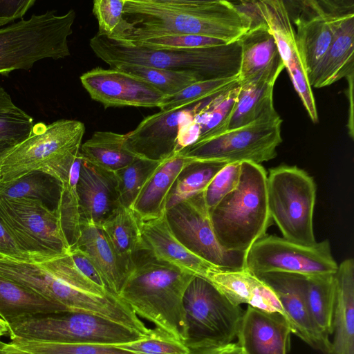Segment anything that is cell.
<instances>
[{"mask_svg":"<svg viewBox=\"0 0 354 354\" xmlns=\"http://www.w3.org/2000/svg\"><path fill=\"white\" fill-rule=\"evenodd\" d=\"M205 100L145 118L126 133L127 149L137 158L158 162L178 153L180 138L194 125Z\"/></svg>","mask_w":354,"mask_h":354,"instance_id":"cell-15","label":"cell"},{"mask_svg":"<svg viewBox=\"0 0 354 354\" xmlns=\"http://www.w3.org/2000/svg\"><path fill=\"white\" fill-rule=\"evenodd\" d=\"M228 162L218 160H192L179 173L168 196L166 209L203 192L214 176Z\"/></svg>","mask_w":354,"mask_h":354,"instance_id":"cell-34","label":"cell"},{"mask_svg":"<svg viewBox=\"0 0 354 354\" xmlns=\"http://www.w3.org/2000/svg\"><path fill=\"white\" fill-rule=\"evenodd\" d=\"M0 354H27L13 346L10 342L0 340Z\"/></svg>","mask_w":354,"mask_h":354,"instance_id":"cell-51","label":"cell"},{"mask_svg":"<svg viewBox=\"0 0 354 354\" xmlns=\"http://www.w3.org/2000/svg\"><path fill=\"white\" fill-rule=\"evenodd\" d=\"M308 76L329 47L337 24L354 11L353 0L284 1Z\"/></svg>","mask_w":354,"mask_h":354,"instance_id":"cell-14","label":"cell"},{"mask_svg":"<svg viewBox=\"0 0 354 354\" xmlns=\"http://www.w3.org/2000/svg\"><path fill=\"white\" fill-rule=\"evenodd\" d=\"M187 326L186 342L222 346L236 337L243 311L207 279L195 276L183 296Z\"/></svg>","mask_w":354,"mask_h":354,"instance_id":"cell-11","label":"cell"},{"mask_svg":"<svg viewBox=\"0 0 354 354\" xmlns=\"http://www.w3.org/2000/svg\"><path fill=\"white\" fill-rule=\"evenodd\" d=\"M241 176V162L228 163L212 178L203 192L209 212L237 186Z\"/></svg>","mask_w":354,"mask_h":354,"instance_id":"cell-43","label":"cell"},{"mask_svg":"<svg viewBox=\"0 0 354 354\" xmlns=\"http://www.w3.org/2000/svg\"><path fill=\"white\" fill-rule=\"evenodd\" d=\"M194 277L142 248L133 256L118 297L138 317L186 343L183 296Z\"/></svg>","mask_w":354,"mask_h":354,"instance_id":"cell-2","label":"cell"},{"mask_svg":"<svg viewBox=\"0 0 354 354\" xmlns=\"http://www.w3.org/2000/svg\"><path fill=\"white\" fill-rule=\"evenodd\" d=\"M122 18L112 38L133 44L170 35H201L230 44L253 24L247 11L224 0H125Z\"/></svg>","mask_w":354,"mask_h":354,"instance_id":"cell-1","label":"cell"},{"mask_svg":"<svg viewBox=\"0 0 354 354\" xmlns=\"http://www.w3.org/2000/svg\"><path fill=\"white\" fill-rule=\"evenodd\" d=\"M334 274L306 277L305 296L310 318L321 335L329 339L335 304Z\"/></svg>","mask_w":354,"mask_h":354,"instance_id":"cell-33","label":"cell"},{"mask_svg":"<svg viewBox=\"0 0 354 354\" xmlns=\"http://www.w3.org/2000/svg\"><path fill=\"white\" fill-rule=\"evenodd\" d=\"M238 41L241 50L239 85H274L285 66L275 40L262 19L259 17Z\"/></svg>","mask_w":354,"mask_h":354,"instance_id":"cell-18","label":"cell"},{"mask_svg":"<svg viewBox=\"0 0 354 354\" xmlns=\"http://www.w3.org/2000/svg\"><path fill=\"white\" fill-rule=\"evenodd\" d=\"M175 236L192 253L221 270L245 269V254L225 250L214 234L203 192L166 209Z\"/></svg>","mask_w":354,"mask_h":354,"instance_id":"cell-13","label":"cell"},{"mask_svg":"<svg viewBox=\"0 0 354 354\" xmlns=\"http://www.w3.org/2000/svg\"><path fill=\"white\" fill-rule=\"evenodd\" d=\"M33 118L17 106L0 113V144L16 146L32 133Z\"/></svg>","mask_w":354,"mask_h":354,"instance_id":"cell-41","label":"cell"},{"mask_svg":"<svg viewBox=\"0 0 354 354\" xmlns=\"http://www.w3.org/2000/svg\"><path fill=\"white\" fill-rule=\"evenodd\" d=\"M86 131L83 122L60 119L48 125H35L31 135L14 147L0 164V183L16 180L33 171L47 173L62 183L68 180L80 153Z\"/></svg>","mask_w":354,"mask_h":354,"instance_id":"cell-5","label":"cell"},{"mask_svg":"<svg viewBox=\"0 0 354 354\" xmlns=\"http://www.w3.org/2000/svg\"><path fill=\"white\" fill-rule=\"evenodd\" d=\"M140 223L131 209L120 205L100 225L125 274L133 256L142 248Z\"/></svg>","mask_w":354,"mask_h":354,"instance_id":"cell-30","label":"cell"},{"mask_svg":"<svg viewBox=\"0 0 354 354\" xmlns=\"http://www.w3.org/2000/svg\"><path fill=\"white\" fill-rule=\"evenodd\" d=\"M239 86L238 96L223 120L196 140L247 125L276 111L273 104L274 85L256 83Z\"/></svg>","mask_w":354,"mask_h":354,"instance_id":"cell-27","label":"cell"},{"mask_svg":"<svg viewBox=\"0 0 354 354\" xmlns=\"http://www.w3.org/2000/svg\"><path fill=\"white\" fill-rule=\"evenodd\" d=\"M117 185L115 172L82 158L77 183L81 221L100 225L120 206Z\"/></svg>","mask_w":354,"mask_h":354,"instance_id":"cell-20","label":"cell"},{"mask_svg":"<svg viewBox=\"0 0 354 354\" xmlns=\"http://www.w3.org/2000/svg\"><path fill=\"white\" fill-rule=\"evenodd\" d=\"M67 313L62 306L0 276V317L8 324L21 317Z\"/></svg>","mask_w":354,"mask_h":354,"instance_id":"cell-28","label":"cell"},{"mask_svg":"<svg viewBox=\"0 0 354 354\" xmlns=\"http://www.w3.org/2000/svg\"><path fill=\"white\" fill-rule=\"evenodd\" d=\"M255 276L268 285L277 297L292 333L313 348L326 353L330 341L321 335L310 318L305 296L306 277L281 272H265Z\"/></svg>","mask_w":354,"mask_h":354,"instance_id":"cell-17","label":"cell"},{"mask_svg":"<svg viewBox=\"0 0 354 354\" xmlns=\"http://www.w3.org/2000/svg\"><path fill=\"white\" fill-rule=\"evenodd\" d=\"M93 100L109 107H158L165 95L145 81L120 71L95 68L80 77Z\"/></svg>","mask_w":354,"mask_h":354,"instance_id":"cell-16","label":"cell"},{"mask_svg":"<svg viewBox=\"0 0 354 354\" xmlns=\"http://www.w3.org/2000/svg\"><path fill=\"white\" fill-rule=\"evenodd\" d=\"M0 222L19 248L37 262L70 250L57 210L48 208L39 201L0 198Z\"/></svg>","mask_w":354,"mask_h":354,"instance_id":"cell-10","label":"cell"},{"mask_svg":"<svg viewBox=\"0 0 354 354\" xmlns=\"http://www.w3.org/2000/svg\"><path fill=\"white\" fill-rule=\"evenodd\" d=\"M142 248L149 250L159 259L184 270L195 276L206 278L218 269L189 251L171 232L165 217L141 221Z\"/></svg>","mask_w":354,"mask_h":354,"instance_id":"cell-21","label":"cell"},{"mask_svg":"<svg viewBox=\"0 0 354 354\" xmlns=\"http://www.w3.org/2000/svg\"><path fill=\"white\" fill-rule=\"evenodd\" d=\"M16 106L10 94L0 86V113L10 111Z\"/></svg>","mask_w":354,"mask_h":354,"instance_id":"cell-50","label":"cell"},{"mask_svg":"<svg viewBox=\"0 0 354 354\" xmlns=\"http://www.w3.org/2000/svg\"><path fill=\"white\" fill-rule=\"evenodd\" d=\"M10 342L27 354H136L114 345L99 344H68L15 337Z\"/></svg>","mask_w":354,"mask_h":354,"instance_id":"cell-39","label":"cell"},{"mask_svg":"<svg viewBox=\"0 0 354 354\" xmlns=\"http://www.w3.org/2000/svg\"><path fill=\"white\" fill-rule=\"evenodd\" d=\"M205 279L236 306L247 304L263 311L280 313L286 319L272 290L245 269L236 271L214 269Z\"/></svg>","mask_w":354,"mask_h":354,"instance_id":"cell-22","label":"cell"},{"mask_svg":"<svg viewBox=\"0 0 354 354\" xmlns=\"http://www.w3.org/2000/svg\"><path fill=\"white\" fill-rule=\"evenodd\" d=\"M114 68L136 76L149 83L165 96L175 94L187 86L203 80L196 74L137 64H120Z\"/></svg>","mask_w":354,"mask_h":354,"instance_id":"cell-36","label":"cell"},{"mask_svg":"<svg viewBox=\"0 0 354 354\" xmlns=\"http://www.w3.org/2000/svg\"><path fill=\"white\" fill-rule=\"evenodd\" d=\"M188 354H243L237 343H230L222 346H203L190 343L186 344Z\"/></svg>","mask_w":354,"mask_h":354,"instance_id":"cell-48","label":"cell"},{"mask_svg":"<svg viewBox=\"0 0 354 354\" xmlns=\"http://www.w3.org/2000/svg\"><path fill=\"white\" fill-rule=\"evenodd\" d=\"M266 189L271 219L283 237L302 245H315L316 185L313 177L297 166L281 165L269 170Z\"/></svg>","mask_w":354,"mask_h":354,"instance_id":"cell-7","label":"cell"},{"mask_svg":"<svg viewBox=\"0 0 354 354\" xmlns=\"http://www.w3.org/2000/svg\"><path fill=\"white\" fill-rule=\"evenodd\" d=\"M353 76L354 72L346 77L348 82V88L346 89V95L348 101V117L347 128L350 137L353 139Z\"/></svg>","mask_w":354,"mask_h":354,"instance_id":"cell-49","label":"cell"},{"mask_svg":"<svg viewBox=\"0 0 354 354\" xmlns=\"http://www.w3.org/2000/svg\"><path fill=\"white\" fill-rule=\"evenodd\" d=\"M75 17L73 9L62 15L47 10L1 28L0 75L28 71L44 59L57 60L69 56L68 38Z\"/></svg>","mask_w":354,"mask_h":354,"instance_id":"cell-6","label":"cell"},{"mask_svg":"<svg viewBox=\"0 0 354 354\" xmlns=\"http://www.w3.org/2000/svg\"><path fill=\"white\" fill-rule=\"evenodd\" d=\"M75 247L91 259L108 290L118 297L126 274L100 225L81 221L80 235Z\"/></svg>","mask_w":354,"mask_h":354,"instance_id":"cell-26","label":"cell"},{"mask_svg":"<svg viewBox=\"0 0 354 354\" xmlns=\"http://www.w3.org/2000/svg\"><path fill=\"white\" fill-rule=\"evenodd\" d=\"M35 0H0V28L17 19H22Z\"/></svg>","mask_w":354,"mask_h":354,"instance_id":"cell-45","label":"cell"},{"mask_svg":"<svg viewBox=\"0 0 354 354\" xmlns=\"http://www.w3.org/2000/svg\"><path fill=\"white\" fill-rule=\"evenodd\" d=\"M126 133L95 131L80 147L83 159L104 169L115 172L137 157L126 147Z\"/></svg>","mask_w":354,"mask_h":354,"instance_id":"cell-31","label":"cell"},{"mask_svg":"<svg viewBox=\"0 0 354 354\" xmlns=\"http://www.w3.org/2000/svg\"><path fill=\"white\" fill-rule=\"evenodd\" d=\"M337 267L327 239L306 246L266 234L254 243L245 258V269L254 275L281 272L313 277L333 274Z\"/></svg>","mask_w":354,"mask_h":354,"instance_id":"cell-12","label":"cell"},{"mask_svg":"<svg viewBox=\"0 0 354 354\" xmlns=\"http://www.w3.org/2000/svg\"><path fill=\"white\" fill-rule=\"evenodd\" d=\"M189 161L178 152L160 162L131 207V209L140 222L160 217L165 213L167 198L174 183Z\"/></svg>","mask_w":354,"mask_h":354,"instance_id":"cell-25","label":"cell"},{"mask_svg":"<svg viewBox=\"0 0 354 354\" xmlns=\"http://www.w3.org/2000/svg\"><path fill=\"white\" fill-rule=\"evenodd\" d=\"M69 254L75 264L83 274L95 284L110 292L100 271L86 254L75 247L70 249Z\"/></svg>","mask_w":354,"mask_h":354,"instance_id":"cell-46","label":"cell"},{"mask_svg":"<svg viewBox=\"0 0 354 354\" xmlns=\"http://www.w3.org/2000/svg\"><path fill=\"white\" fill-rule=\"evenodd\" d=\"M239 86L238 75L196 82L171 95L165 96L158 108L168 111L196 104L216 96Z\"/></svg>","mask_w":354,"mask_h":354,"instance_id":"cell-37","label":"cell"},{"mask_svg":"<svg viewBox=\"0 0 354 354\" xmlns=\"http://www.w3.org/2000/svg\"><path fill=\"white\" fill-rule=\"evenodd\" d=\"M81 160L80 151L71 167L68 180L62 183L60 199L57 209L62 229L70 249L76 245L80 235L81 215L77 183Z\"/></svg>","mask_w":354,"mask_h":354,"instance_id":"cell-35","label":"cell"},{"mask_svg":"<svg viewBox=\"0 0 354 354\" xmlns=\"http://www.w3.org/2000/svg\"><path fill=\"white\" fill-rule=\"evenodd\" d=\"M282 122L274 111L247 125L198 140L178 152L192 160L261 165L277 156V148L282 142Z\"/></svg>","mask_w":354,"mask_h":354,"instance_id":"cell-9","label":"cell"},{"mask_svg":"<svg viewBox=\"0 0 354 354\" xmlns=\"http://www.w3.org/2000/svg\"><path fill=\"white\" fill-rule=\"evenodd\" d=\"M8 333H9L8 324L0 317V337L3 335H8Z\"/></svg>","mask_w":354,"mask_h":354,"instance_id":"cell-53","label":"cell"},{"mask_svg":"<svg viewBox=\"0 0 354 354\" xmlns=\"http://www.w3.org/2000/svg\"><path fill=\"white\" fill-rule=\"evenodd\" d=\"M354 72V11L338 21L332 41L308 76L311 87L329 86Z\"/></svg>","mask_w":354,"mask_h":354,"instance_id":"cell-23","label":"cell"},{"mask_svg":"<svg viewBox=\"0 0 354 354\" xmlns=\"http://www.w3.org/2000/svg\"><path fill=\"white\" fill-rule=\"evenodd\" d=\"M333 340L325 354H354V261L346 259L334 274Z\"/></svg>","mask_w":354,"mask_h":354,"instance_id":"cell-24","label":"cell"},{"mask_svg":"<svg viewBox=\"0 0 354 354\" xmlns=\"http://www.w3.org/2000/svg\"><path fill=\"white\" fill-rule=\"evenodd\" d=\"M9 325L10 339L114 345L143 337L104 318L82 313H60L21 317Z\"/></svg>","mask_w":354,"mask_h":354,"instance_id":"cell-8","label":"cell"},{"mask_svg":"<svg viewBox=\"0 0 354 354\" xmlns=\"http://www.w3.org/2000/svg\"><path fill=\"white\" fill-rule=\"evenodd\" d=\"M290 333L281 314L248 306L239 324L237 344L243 354H287Z\"/></svg>","mask_w":354,"mask_h":354,"instance_id":"cell-19","label":"cell"},{"mask_svg":"<svg viewBox=\"0 0 354 354\" xmlns=\"http://www.w3.org/2000/svg\"><path fill=\"white\" fill-rule=\"evenodd\" d=\"M95 55L111 68L137 64L194 73L203 80L237 76L241 50L239 41L220 46L177 50H153L97 32L89 41Z\"/></svg>","mask_w":354,"mask_h":354,"instance_id":"cell-3","label":"cell"},{"mask_svg":"<svg viewBox=\"0 0 354 354\" xmlns=\"http://www.w3.org/2000/svg\"><path fill=\"white\" fill-rule=\"evenodd\" d=\"M253 4L274 39L285 68L288 69L303 64L297 48L295 28L284 1H253Z\"/></svg>","mask_w":354,"mask_h":354,"instance_id":"cell-29","label":"cell"},{"mask_svg":"<svg viewBox=\"0 0 354 354\" xmlns=\"http://www.w3.org/2000/svg\"><path fill=\"white\" fill-rule=\"evenodd\" d=\"M114 346L136 354H188L186 344L154 328L141 338Z\"/></svg>","mask_w":354,"mask_h":354,"instance_id":"cell-40","label":"cell"},{"mask_svg":"<svg viewBox=\"0 0 354 354\" xmlns=\"http://www.w3.org/2000/svg\"><path fill=\"white\" fill-rule=\"evenodd\" d=\"M61 190L62 183L56 178L41 171H33L16 180L0 183V198L34 199L57 210Z\"/></svg>","mask_w":354,"mask_h":354,"instance_id":"cell-32","label":"cell"},{"mask_svg":"<svg viewBox=\"0 0 354 354\" xmlns=\"http://www.w3.org/2000/svg\"><path fill=\"white\" fill-rule=\"evenodd\" d=\"M125 0H95L93 14L96 18L100 34L113 37L123 21Z\"/></svg>","mask_w":354,"mask_h":354,"instance_id":"cell-44","label":"cell"},{"mask_svg":"<svg viewBox=\"0 0 354 354\" xmlns=\"http://www.w3.org/2000/svg\"><path fill=\"white\" fill-rule=\"evenodd\" d=\"M161 162L136 158L115 172L120 206L131 209L140 191Z\"/></svg>","mask_w":354,"mask_h":354,"instance_id":"cell-38","label":"cell"},{"mask_svg":"<svg viewBox=\"0 0 354 354\" xmlns=\"http://www.w3.org/2000/svg\"><path fill=\"white\" fill-rule=\"evenodd\" d=\"M15 146L0 144V164L5 156Z\"/></svg>","mask_w":354,"mask_h":354,"instance_id":"cell-52","label":"cell"},{"mask_svg":"<svg viewBox=\"0 0 354 354\" xmlns=\"http://www.w3.org/2000/svg\"><path fill=\"white\" fill-rule=\"evenodd\" d=\"M0 253L26 261L37 262L34 257L22 251L0 222Z\"/></svg>","mask_w":354,"mask_h":354,"instance_id":"cell-47","label":"cell"},{"mask_svg":"<svg viewBox=\"0 0 354 354\" xmlns=\"http://www.w3.org/2000/svg\"><path fill=\"white\" fill-rule=\"evenodd\" d=\"M223 44H226V43L222 40L196 35H164L147 39L134 44V45L153 50L189 49Z\"/></svg>","mask_w":354,"mask_h":354,"instance_id":"cell-42","label":"cell"},{"mask_svg":"<svg viewBox=\"0 0 354 354\" xmlns=\"http://www.w3.org/2000/svg\"><path fill=\"white\" fill-rule=\"evenodd\" d=\"M267 175L261 165L241 162L236 187L209 212L217 241L225 250L246 253L266 234L272 221L267 202Z\"/></svg>","mask_w":354,"mask_h":354,"instance_id":"cell-4","label":"cell"}]
</instances>
